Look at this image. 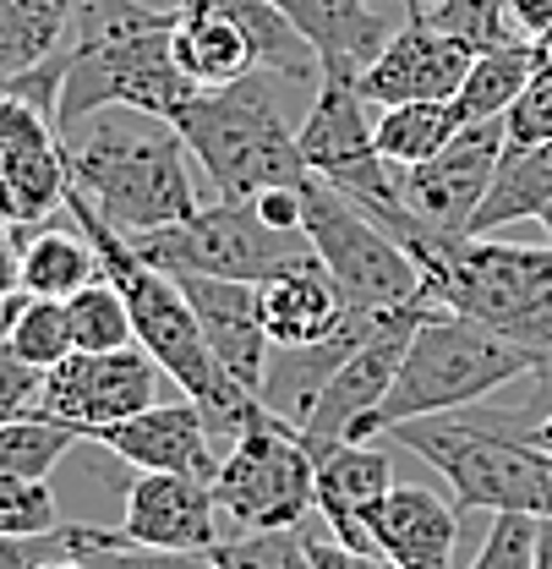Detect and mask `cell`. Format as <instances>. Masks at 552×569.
Returning <instances> with one entry per match:
<instances>
[{"label": "cell", "mask_w": 552, "mask_h": 569, "mask_svg": "<svg viewBox=\"0 0 552 569\" xmlns=\"http://www.w3.org/2000/svg\"><path fill=\"white\" fill-rule=\"evenodd\" d=\"M71 187L104 213L121 236H142L159 224H175L203 209L192 148L175 132V121H159L148 110H99L67 138Z\"/></svg>", "instance_id": "6da1fadb"}, {"label": "cell", "mask_w": 552, "mask_h": 569, "mask_svg": "<svg viewBox=\"0 0 552 569\" xmlns=\"http://www.w3.org/2000/svg\"><path fill=\"white\" fill-rule=\"evenodd\" d=\"M421 296L443 312L476 318L482 329L536 356L542 395L552 400V247L498 236H421L411 247Z\"/></svg>", "instance_id": "7a4b0ae2"}, {"label": "cell", "mask_w": 552, "mask_h": 569, "mask_svg": "<svg viewBox=\"0 0 552 569\" xmlns=\"http://www.w3.org/2000/svg\"><path fill=\"white\" fill-rule=\"evenodd\" d=\"M290 88H307V82H290L279 71H247L230 88L198 93L175 116V132L187 138L198 170L213 181V198L252 203L263 192H279V187L295 192L312 181L295 142L301 121H290Z\"/></svg>", "instance_id": "3957f363"}, {"label": "cell", "mask_w": 552, "mask_h": 569, "mask_svg": "<svg viewBox=\"0 0 552 569\" xmlns=\"http://www.w3.org/2000/svg\"><path fill=\"white\" fill-rule=\"evenodd\" d=\"M536 378V356L520 351L514 340L482 329L476 318L426 307L411 329V346L400 356L394 389L378 411V438L389 427L415 422V417H449L460 406H476L486 395Z\"/></svg>", "instance_id": "277c9868"}, {"label": "cell", "mask_w": 552, "mask_h": 569, "mask_svg": "<svg viewBox=\"0 0 552 569\" xmlns=\"http://www.w3.org/2000/svg\"><path fill=\"white\" fill-rule=\"evenodd\" d=\"M383 438H394L400 449H411L415 460H426L449 493L454 509L471 515H536L552 520V460L531 438H509L492 422H465V417H415V422L389 427Z\"/></svg>", "instance_id": "5b68a950"}, {"label": "cell", "mask_w": 552, "mask_h": 569, "mask_svg": "<svg viewBox=\"0 0 552 569\" xmlns=\"http://www.w3.org/2000/svg\"><path fill=\"white\" fill-rule=\"evenodd\" d=\"M219 515L235 520V531H295L318 515V466L301 443V427L274 417L263 400L247 432L224 449L213 477Z\"/></svg>", "instance_id": "8992f818"}, {"label": "cell", "mask_w": 552, "mask_h": 569, "mask_svg": "<svg viewBox=\"0 0 552 569\" xmlns=\"http://www.w3.org/2000/svg\"><path fill=\"white\" fill-rule=\"evenodd\" d=\"M127 241L164 274H213V280L247 284H263L279 269L312 258L307 230H274L258 219L252 203H235V198H208L198 213L127 236Z\"/></svg>", "instance_id": "52a82bcc"}, {"label": "cell", "mask_w": 552, "mask_h": 569, "mask_svg": "<svg viewBox=\"0 0 552 569\" xmlns=\"http://www.w3.org/2000/svg\"><path fill=\"white\" fill-rule=\"evenodd\" d=\"M301 230L318 252V263L329 269V280L340 284L345 307L355 312H400L421 307V269L415 258L350 198H340L329 181H307L301 192Z\"/></svg>", "instance_id": "ba28073f"}, {"label": "cell", "mask_w": 552, "mask_h": 569, "mask_svg": "<svg viewBox=\"0 0 552 569\" xmlns=\"http://www.w3.org/2000/svg\"><path fill=\"white\" fill-rule=\"evenodd\" d=\"M164 389V367L142 346L127 351H71L67 361H56L44 372V395L33 417L71 427L77 438L93 443L99 427H116L127 417H138L148 406H159Z\"/></svg>", "instance_id": "9c48e42d"}, {"label": "cell", "mask_w": 552, "mask_h": 569, "mask_svg": "<svg viewBox=\"0 0 552 569\" xmlns=\"http://www.w3.org/2000/svg\"><path fill=\"white\" fill-rule=\"evenodd\" d=\"M503 148H509L503 142V121L460 127L432 159L400 170L405 209L438 236H465L476 209H482L486 187H492V176H498V164H503Z\"/></svg>", "instance_id": "30bf717a"}, {"label": "cell", "mask_w": 552, "mask_h": 569, "mask_svg": "<svg viewBox=\"0 0 552 569\" xmlns=\"http://www.w3.org/2000/svg\"><path fill=\"white\" fill-rule=\"evenodd\" d=\"M426 307H432V301H426ZM426 307L400 312L383 335H372V340L323 383V395L312 400V411H307V422H301V443H307V449L378 438V411H383V400H389V389H394L400 356L411 346V329L421 323Z\"/></svg>", "instance_id": "8fae6325"}, {"label": "cell", "mask_w": 552, "mask_h": 569, "mask_svg": "<svg viewBox=\"0 0 552 569\" xmlns=\"http://www.w3.org/2000/svg\"><path fill=\"white\" fill-rule=\"evenodd\" d=\"M471 50L454 44L443 28H432L421 17V6H411L405 28H394V39L383 44V56L361 71V99L389 110V104H415V99H454L465 71H471Z\"/></svg>", "instance_id": "7c38bea8"}, {"label": "cell", "mask_w": 552, "mask_h": 569, "mask_svg": "<svg viewBox=\"0 0 552 569\" xmlns=\"http://www.w3.org/2000/svg\"><path fill=\"white\" fill-rule=\"evenodd\" d=\"M116 531L138 548H175V553H213L224 542L213 482L181 471H138Z\"/></svg>", "instance_id": "4fadbf2b"}, {"label": "cell", "mask_w": 552, "mask_h": 569, "mask_svg": "<svg viewBox=\"0 0 552 569\" xmlns=\"http://www.w3.org/2000/svg\"><path fill=\"white\" fill-rule=\"evenodd\" d=\"M93 443H104L110 455H121L132 471H181V477H203L213 482L219 477V443L208 432L198 400H159L138 417L116 427H99Z\"/></svg>", "instance_id": "5bb4252c"}, {"label": "cell", "mask_w": 552, "mask_h": 569, "mask_svg": "<svg viewBox=\"0 0 552 569\" xmlns=\"http://www.w3.org/2000/svg\"><path fill=\"white\" fill-rule=\"evenodd\" d=\"M198 329H203L213 361L241 383V389H263V367H269V335H263V307H258V284L247 280H213V274H175Z\"/></svg>", "instance_id": "9a60e30c"}, {"label": "cell", "mask_w": 552, "mask_h": 569, "mask_svg": "<svg viewBox=\"0 0 552 569\" xmlns=\"http://www.w3.org/2000/svg\"><path fill=\"white\" fill-rule=\"evenodd\" d=\"M312 466H318V520L329 526V537H340L345 548H361V553H378L372 520L394 488L389 455L372 438H361V443L312 449Z\"/></svg>", "instance_id": "2e32d148"}, {"label": "cell", "mask_w": 552, "mask_h": 569, "mask_svg": "<svg viewBox=\"0 0 552 569\" xmlns=\"http://www.w3.org/2000/svg\"><path fill=\"white\" fill-rule=\"evenodd\" d=\"M0 170H6L11 198H17V224H39L50 209L67 203L71 176L56 121L11 93L0 104Z\"/></svg>", "instance_id": "e0dca14e"}, {"label": "cell", "mask_w": 552, "mask_h": 569, "mask_svg": "<svg viewBox=\"0 0 552 569\" xmlns=\"http://www.w3.org/2000/svg\"><path fill=\"white\" fill-rule=\"evenodd\" d=\"M279 11L295 22V33L318 50L323 77L361 82V71L383 56L394 39V22L372 0H274Z\"/></svg>", "instance_id": "ac0fdd59"}, {"label": "cell", "mask_w": 552, "mask_h": 569, "mask_svg": "<svg viewBox=\"0 0 552 569\" xmlns=\"http://www.w3.org/2000/svg\"><path fill=\"white\" fill-rule=\"evenodd\" d=\"M258 307H263V335L274 351H301V346H323L340 323H345V296L329 280V269L312 258L279 269L258 284Z\"/></svg>", "instance_id": "d6986e66"}, {"label": "cell", "mask_w": 552, "mask_h": 569, "mask_svg": "<svg viewBox=\"0 0 552 569\" xmlns=\"http://www.w3.org/2000/svg\"><path fill=\"white\" fill-rule=\"evenodd\" d=\"M372 542L383 559L400 569H454V548H460V509L432 488H411L394 482L378 520H372Z\"/></svg>", "instance_id": "ffe728a7"}, {"label": "cell", "mask_w": 552, "mask_h": 569, "mask_svg": "<svg viewBox=\"0 0 552 569\" xmlns=\"http://www.w3.org/2000/svg\"><path fill=\"white\" fill-rule=\"evenodd\" d=\"M170 56H175L181 77H187L198 93L230 88V82H241L247 71H258V56H252L247 33H241L224 11L198 6V0H181L175 28H170Z\"/></svg>", "instance_id": "44dd1931"}, {"label": "cell", "mask_w": 552, "mask_h": 569, "mask_svg": "<svg viewBox=\"0 0 552 569\" xmlns=\"http://www.w3.org/2000/svg\"><path fill=\"white\" fill-rule=\"evenodd\" d=\"M552 209V142L536 148H514L503 153L492 187H486L482 209L471 219L465 236H498L503 224H520V219H542Z\"/></svg>", "instance_id": "7402d4cb"}, {"label": "cell", "mask_w": 552, "mask_h": 569, "mask_svg": "<svg viewBox=\"0 0 552 569\" xmlns=\"http://www.w3.org/2000/svg\"><path fill=\"white\" fill-rule=\"evenodd\" d=\"M77 6L82 0H0V82L61 56Z\"/></svg>", "instance_id": "603a6c76"}, {"label": "cell", "mask_w": 552, "mask_h": 569, "mask_svg": "<svg viewBox=\"0 0 552 569\" xmlns=\"http://www.w3.org/2000/svg\"><path fill=\"white\" fill-rule=\"evenodd\" d=\"M104 274L99 269V252L82 230H61V224H44L22 241V290L39 296V301H71L82 284H93Z\"/></svg>", "instance_id": "cb8c5ba5"}, {"label": "cell", "mask_w": 552, "mask_h": 569, "mask_svg": "<svg viewBox=\"0 0 552 569\" xmlns=\"http://www.w3.org/2000/svg\"><path fill=\"white\" fill-rule=\"evenodd\" d=\"M531 77H536L531 44H509V50L476 56L471 71H465V82H460V93L449 99L454 116H460V127H471V121H503V110L531 88Z\"/></svg>", "instance_id": "d4e9b609"}, {"label": "cell", "mask_w": 552, "mask_h": 569, "mask_svg": "<svg viewBox=\"0 0 552 569\" xmlns=\"http://www.w3.org/2000/svg\"><path fill=\"white\" fill-rule=\"evenodd\" d=\"M460 132V116L449 99H415V104H389L378 121H372V142L389 164L411 170L421 159H432L443 142Z\"/></svg>", "instance_id": "484cf974"}, {"label": "cell", "mask_w": 552, "mask_h": 569, "mask_svg": "<svg viewBox=\"0 0 552 569\" xmlns=\"http://www.w3.org/2000/svg\"><path fill=\"white\" fill-rule=\"evenodd\" d=\"M421 17L432 28H443L454 44H465L471 56H492V50H509V44H531L509 0H432V6H421Z\"/></svg>", "instance_id": "4316f807"}, {"label": "cell", "mask_w": 552, "mask_h": 569, "mask_svg": "<svg viewBox=\"0 0 552 569\" xmlns=\"http://www.w3.org/2000/svg\"><path fill=\"white\" fill-rule=\"evenodd\" d=\"M67 553H77L88 569H219L213 553H175V548H138L121 531L104 526H61Z\"/></svg>", "instance_id": "83f0119b"}, {"label": "cell", "mask_w": 552, "mask_h": 569, "mask_svg": "<svg viewBox=\"0 0 552 569\" xmlns=\"http://www.w3.org/2000/svg\"><path fill=\"white\" fill-rule=\"evenodd\" d=\"M67 323H71V346L77 351H127V346H138L132 312H127L121 290L104 274L93 284H82L67 301Z\"/></svg>", "instance_id": "f1b7e54d"}, {"label": "cell", "mask_w": 552, "mask_h": 569, "mask_svg": "<svg viewBox=\"0 0 552 569\" xmlns=\"http://www.w3.org/2000/svg\"><path fill=\"white\" fill-rule=\"evenodd\" d=\"M77 443V432L61 422H50V417H17V422H0V471H11V477H50L61 460H67V449Z\"/></svg>", "instance_id": "f546056e"}, {"label": "cell", "mask_w": 552, "mask_h": 569, "mask_svg": "<svg viewBox=\"0 0 552 569\" xmlns=\"http://www.w3.org/2000/svg\"><path fill=\"white\" fill-rule=\"evenodd\" d=\"M6 346L22 356V361H33V367H56V361H67L77 346H71V323H67V301H39V296H28L22 301V312H17V323H11V335H6Z\"/></svg>", "instance_id": "4dcf8cb0"}, {"label": "cell", "mask_w": 552, "mask_h": 569, "mask_svg": "<svg viewBox=\"0 0 552 569\" xmlns=\"http://www.w3.org/2000/svg\"><path fill=\"white\" fill-rule=\"evenodd\" d=\"M61 526L67 520H61L50 482L0 471V537H56Z\"/></svg>", "instance_id": "1f68e13d"}, {"label": "cell", "mask_w": 552, "mask_h": 569, "mask_svg": "<svg viewBox=\"0 0 552 569\" xmlns=\"http://www.w3.org/2000/svg\"><path fill=\"white\" fill-rule=\"evenodd\" d=\"M219 569H312L301 526L295 531H235L213 548Z\"/></svg>", "instance_id": "d6a6232c"}, {"label": "cell", "mask_w": 552, "mask_h": 569, "mask_svg": "<svg viewBox=\"0 0 552 569\" xmlns=\"http://www.w3.org/2000/svg\"><path fill=\"white\" fill-rule=\"evenodd\" d=\"M536 548H542V520L536 515H492L482 553L471 559V569H536Z\"/></svg>", "instance_id": "836d02e7"}, {"label": "cell", "mask_w": 552, "mask_h": 569, "mask_svg": "<svg viewBox=\"0 0 552 569\" xmlns=\"http://www.w3.org/2000/svg\"><path fill=\"white\" fill-rule=\"evenodd\" d=\"M503 142H509L503 153L552 142V77H531V88L503 110Z\"/></svg>", "instance_id": "e575fe53"}, {"label": "cell", "mask_w": 552, "mask_h": 569, "mask_svg": "<svg viewBox=\"0 0 552 569\" xmlns=\"http://www.w3.org/2000/svg\"><path fill=\"white\" fill-rule=\"evenodd\" d=\"M39 395H44V367L22 361V356L0 340V422L33 417V411H39Z\"/></svg>", "instance_id": "d590c367"}, {"label": "cell", "mask_w": 552, "mask_h": 569, "mask_svg": "<svg viewBox=\"0 0 552 569\" xmlns=\"http://www.w3.org/2000/svg\"><path fill=\"white\" fill-rule=\"evenodd\" d=\"M301 542H307L312 569H400L394 559H383V553H361V548H345L340 537H323V520L318 515L301 526Z\"/></svg>", "instance_id": "8d00e7d4"}, {"label": "cell", "mask_w": 552, "mask_h": 569, "mask_svg": "<svg viewBox=\"0 0 552 569\" xmlns=\"http://www.w3.org/2000/svg\"><path fill=\"white\" fill-rule=\"evenodd\" d=\"M67 553V537H0V569H39L44 559Z\"/></svg>", "instance_id": "74e56055"}, {"label": "cell", "mask_w": 552, "mask_h": 569, "mask_svg": "<svg viewBox=\"0 0 552 569\" xmlns=\"http://www.w3.org/2000/svg\"><path fill=\"white\" fill-rule=\"evenodd\" d=\"M0 290H22V224H0Z\"/></svg>", "instance_id": "f35d334b"}, {"label": "cell", "mask_w": 552, "mask_h": 569, "mask_svg": "<svg viewBox=\"0 0 552 569\" xmlns=\"http://www.w3.org/2000/svg\"><path fill=\"white\" fill-rule=\"evenodd\" d=\"M509 6H514V17H520L525 39H536V33H548L552 28V0H509Z\"/></svg>", "instance_id": "ab89813d"}, {"label": "cell", "mask_w": 552, "mask_h": 569, "mask_svg": "<svg viewBox=\"0 0 552 569\" xmlns=\"http://www.w3.org/2000/svg\"><path fill=\"white\" fill-rule=\"evenodd\" d=\"M22 301H28V290H0V340L11 335V323H17Z\"/></svg>", "instance_id": "60d3db41"}, {"label": "cell", "mask_w": 552, "mask_h": 569, "mask_svg": "<svg viewBox=\"0 0 552 569\" xmlns=\"http://www.w3.org/2000/svg\"><path fill=\"white\" fill-rule=\"evenodd\" d=\"M531 61H536V77H552V28L531 39Z\"/></svg>", "instance_id": "b9f144b4"}, {"label": "cell", "mask_w": 552, "mask_h": 569, "mask_svg": "<svg viewBox=\"0 0 552 569\" xmlns=\"http://www.w3.org/2000/svg\"><path fill=\"white\" fill-rule=\"evenodd\" d=\"M0 224H17V198H11V181L0 170Z\"/></svg>", "instance_id": "7bdbcfd3"}, {"label": "cell", "mask_w": 552, "mask_h": 569, "mask_svg": "<svg viewBox=\"0 0 552 569\" xmlns=\"http://www.w3.org/2000/svg\"><path fill=\"white\" fill-rule=\"evenodd\" d=\"M531 443H536V449H542V455L552 460V406H548V417L536 422V432H531Z\"/></svg>", "instance_id": "ee69618b"}, {"label": "cell", "mask_w": 552, "mask_h": 569, "mask_svg": "<svg viewBox=\"0 0 552 569\" xmlns=\"http://www.w3.org/2000/svg\"><path fill=\"white\" fill-rule=\"evenodd\" d=\"M536 569H552V520H542V548H536Z\"/></svg>", "instance_id": "f6af8a7d"}, {"label": "cell", "mask_w": 552, "mask_h": 569, "mask_svg": "<svg viewBox=\"0 0 552 569\" xmlns=\"http://www.w3.org/2000/svg\"><path fill=\"white\" fill-rule=\"evenodd\" d=\"M39 569H88V565H82L77 553H56V559H44V565H39Z\"/></svg>", "instance_id": "bcb514c9"}, {"label": "cell", "mask_w": 552, "mask_h": 569, "mask_svg": "<svg viewBox=\"0 0 552 569\" xmlns=\"http://www.w3.org/2000/svg\"><path fill=\"white\" fill-rule=\"evenodd\" d=\"M542 241H548V247H552V209L542 213Z\"/></svg>", "instance_id": "7dc6e473"}, {"label": "cell", "mask_w": 552, "mask_h": 569, "mask_svg": "<svg viewBox=\"0 0 552 569\" xmlns=\"http://www.w3.org/2000/svg\"><path fill=\"white\" fill-rule=\"evenodd\" d=\"M400 6H432V0H400Z\"/></svg>", "instance_id": "c3c4849f"}, {"label": "cell", "mask_w": 552, "mask_h": 569, "mask_svg": "<svg viewBox=\"0 0 552 569\" xmlns=\"http://www.w3.org/2000/svg\"><path fill=\"white\" fill-rule=\"evenodd\" d=\"M164 6H181V0H164Z\"/></svg>", "instance_id": "681fc988"}, {"label": "cell", "mask_w": 552, "mask_h": 569, "mask_svg": "<svg viewBox=\"0 0 552 569\" xmlns=\"http://www.w3.org/2000/svg\"><path fill=\"white\" fill-rule=\"evenodd\" d=\"M0 104H6V93H0Z\"/></svg>", "instance_id": "f907efd6"}]
</instances>
